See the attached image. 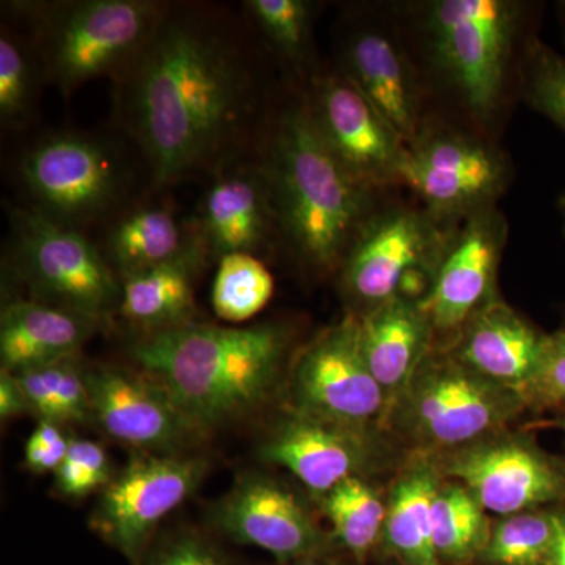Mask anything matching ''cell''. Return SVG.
<instances>
[{
	"instance_id": "cell-1",
	"label": "cell",
	"mask_w": 565,
	"mask_h": 565,
	"mask_svg": "<svg viewBox=\"0 0 565 565\" xmlns=\"http://www.w3.org/2000/svg\"><path fill=\"white\" fill-rule=\"evenodd\" d=\"M244 107L243 70L215 33L191 21L158 24L126 93L128 120L156 181L210 161L232 139Z\"/></svg>"
},
{
	"instance_id": "cell-2",
	"label": "cell",
	"mask_w": 565,
	"mask_h": 565,
	"mask_svg": "<svg viewBox=\"0 0 565 565\" xmlns=\"http://www.w3.org/2000/svg\"><path fill=\"white\" fill-rule=\"evenodd\" d=\"M292 332L282 323L185 322L132 344L134 362L203 435L247 418L286 381Z\"/></svg>"
},
{
	"instance_id": "cell-3",
	"label": "cell",
	"mask_w": 565,
	"mask_h": 565,
	"mask_svg": "<svg viewBox=\"0 0 565 565\" xmlns=\"http://www.w3.org/2000/svg\"><path fill=\"white\" fill-rule=\"evenodd\" d=\"M270 185L282 228L305 262L321 270L341 266L371 217L374 188L333 154L310 110L282 117Z\"/></svg>"
},
{
	"instance_id": "cell-4",
	"label": "cell",
	"mask_w": 565,
	"mask_h": 565,
	"mask_svg": "<svg viewBox=\"0 0 565 565\" xmlns=\"http://www.w3.org/2000/svg\"><path fill=\"white\" fill-rule=\"evenodd\" d=\"M525 412L522 396L434 348L393 404L386 429L414 455L434 457L511 429Z\"/></svg>"
},
{
	"instance_id": "cell-5",
	"label": "cell",
	"mask_w": 565,
	"mask_h": 565,
	"mask_svg": "<svg viewBox=\"0 0 565 565\" xmlns=\"http://www.w3.org/2000/svg\"><path fill=\"white\" fill-rule=\"evenodd\" d=\"M520 3L509 0H435L419 24L435 71L479 120L503 102L520 29Z\"/></svg>"
},
{
	"instance_id": "cell-6",
	"label": "cell",
	"mask_w": 565,
	"mask_h": 565,
	"mask_svg": "<svg viewBox=\"0 0 565 565\" xmlns=\"http://www.w3.org/2000/svg\"><path fill=\"white\" fill-rule=\"evenodd\" d=\"M451 236L426 211L396 207L371 215L341 264L345 294L363 313L397 297L422 303Z\"/></svg>"
},
{
	"instance_id": "cell-7",
	"label": "cell",
	"mask_w": 565,
	"mask_h": 565,
	"mask_svg": "<svg viewBox=\"0 0 565 565\" xmlns=\"http://www.w3.org/2000/svg\"><path fill=\"white\" fill-rule=\"evenodd\" d=\"M285 385L288 411L294 414L360 429H386L392 407L364 360L359 316H345L300 349L289 363Z\"/></svg>"
},
{
	"instance_id": "cell-8",
	"label": "cell",
	"mask_w": 565,
	"mask_h": 565,
	"mask_svg": "<svg viewBox=\"0 0 565 565\" xmlns=\"http://www.w3.org/2000/svg\"><path fill=\"white\" fill-rule=\"evenodd\" d=\"M17 222L14 263L33 300L93 321L120 307V281L82 234L46 214H21Z\"/></svg>"
},
{
	"instance_id": "cell-9",
	"label": "cell",
	"mask_w": 565,
	"mask_h": 565,
	"mask_svg": "<svg viewBox=\"0 0 565 565\" xmlns=\"http://www.w3.org/2000/svg\"><path fill=\"white\" fill-rule=\"evenodd\" d=\"M433 460L445 479L467 487L492 514L565 505V460L542 449L531 434L501 430Z\"/></svg>"
},
{
	"instance_id": "cell-10",
	"label": "cell",
	"mask_w": 565,
	"mask_h": 565,
	"mask_svg": "<svg viewBox=\"0 0 565 565\" xmlns=\"http://www.w3.org/2000/svg\"><path fill=\"white\" fill-rule=\"evenodd\" d=\"M511 181L508 158L487 141L452 129H422L405 147L401 182L437 222L465 221L497 206Z\"/></svg>"
},
{
	"instance_id": "cell-11",
	"label": "cell",
	"mask_w": 565,
	"mask_h": 565,
	"mask_svg": "<svg viewBox=\"0 0 565 565\" xmlns=\"http://www.w3.org/2000/svg\"><path fill=\"white\" fill-rule=\"evenodd\" d=\"M210 463L203 457L136 452L104 487L90 527L131 563H139L167 515L196 492Z\"/></svg>"
},
{
	"instance_id": "cell-12",
	"label": "cell",
	"mask_w": 565,
	"mask_h": 565,
	"mask_svg": "<svg viewBox=\"0 0 565 565\" xmlns=\"http://www.w3.org/2000/svg\"><path fill=\"white\" fill-rule=\"evenodd\" d=\"M158 28L156 7L139 0L73 3L52 21L47 57L66 93L136 58Z\"/></svg>"
},
{
	"instance_id": "cell-13",
	"label": "cell",
	"mask_w": 565,
	"mask_h": 565,
	"mask_svg": "<svg viewBox=\"0 0 565 565\" xmlns=\"http://www.w3.org/2000/svg\"><path fill=\"white\" fill-rule=\"evenodd\" d=\"M384 430L360 429L289 412L262 441L263 462L286 468L316 497L349 478H367L388 460Z\"/></svg>"
},
{
	"instance_id": "cell-14",
	"label": "cell",
	"mask_w": 565,
	"mask_h": 565,
	"mask_svg": "<svg viewBox=\"0 0 565 565\" xmlns=\"http://www.w3.org/2000/svg\"><path fill=\"white\" fill-rule=\"evenodd\" d=\"M212 523L234 542L258 546L280 563L322 555L327 537L313 512L288 486L244 475L211 511Z\"/></svg>"
},
{
	"instance_id": "cell-15",
	"label": "cell",
	"mask_w": 565,
	"mask_h": 565,
	"mask_svg": "<svg viewBox=\"0 0 565 565\" xmlns=\"http://www.w3.org/2000/svg\"><path fill=\"white\" fill-rule=\"evenodd\" d=\"M92 418L104 433L137 452L181 455L203 434L169 394L141 371L98 366L87 371Z\"/></svg>"
},
{
	"instance_id": "cell-16",
	"label": "cell",
	"mask_w": 565,
	"mask_h": 565,
	"mask_svg": "<svg viewBox=\"0 0 565 565\" xmlns=\"http://www.w3.org/2000/svg\"><path fill=\"white\" fill-rule=\"evenodd\" d=\"M509 226L497 206L465 218L452 234L433 289L422 307L435 337H455L468 319L497 299V277Z\"/></svg>"
},
{
	"instance_id": "cell-17",
	"label": "cell",
	"mask_w": 565,
	"mask_h": 565,
	"mask_svg": "<svg viewBox=\"0 0 565 565\" xmlns=\"http://www.w3.org/2000/svg\"><path fill=\"white\" fill-rule=\"evenodd\" d=\"M310 114L330 150L359 180L374 189L401 182L407 143L348 77L321 81Z\"/></svg>"
},
{
	"instance_id": "cell-18",
	"label": "cell",
	"mask_w": 565,
	"mask_h": 565,
	"mask_svg": "<svg viewBox=\"0 0 565 565\" xmlns=\"http://www.w3.org/2000/svg\"><path fill=\"white\" fill-rule=\"evenodd\" d=\"M22 180L50 217L87 218L117 195L118 169L106 148L77 136L43 140L25 154Z\"/></svg>"
},
{
	"instance_id": "cell-19",
	"label": "cell",
	"mask_w": 565,
	"mask_h": 565,
	"mask_svg": "<svg viewBox=\"0 0 565 565\" xmlns=\"http://www.w3.org/2000/svg\"><path fill=\"white\" fill-rule=\"evenodd\" d=\"M546 340L548 333L497 297L476 311L444 349L475 373L522 396L527 405Z\"/></svg>"
},
{
	"instance_id": "cell-20",
	"label": "cell",
	"mask_w": 565,
	"mask_h": 565,
	"mask_svg": "<svg viewBox=\"0 0 565 565\" xmlns=\"http://www.w3.org/2000/svg\"><path fill=\"white\" fill-rule=\"evenodd\" d=\"M344 76L390 122L405 143L422 132L418 90L407 55L385 31L366 29L352 36Z\"/></svg>"
},
{
	"instance_id": "cell-21",
	"label": "cell",
	"mask_w": 565,
	"mask_h": 565,
	"mask_svg": "<svg viewBox=\"0 0 565 565\" xmlns=\"http://www.w3.org/2000/svg\"><path fill=\"white\" fill-rule=\"evenodd\" d=\"M359 329L367 367L393 407L435 348L429 316L422 303L397 297L360 315Z\"/></svg>"
},
{
	"instance_id": "cell-22",
	"label": "cell",
	"mask_w": 565,
	"mask_h": 565,
	"mask_svg": "<svg viewBox=\"0 0 565 565\" xmlns=\"http://www.w3.org/2000/svg\"><path fill=\"white\" fill-rule=\"evenodd\" d=\"M95 323L39 300H18L0 316L2 370L20 374L77 355L95 332Z\"/></svg>"
},
{
	"instance_id": "cell-23",
	"label": "cell",
	"mask_w": 565,
	"mask_h": 565,
	"mask_svg": "<svg viewBox=\"0 0 565 565\" xmlns=\"http://www.w3.org/2000/svg\"><path fill=\"white\" fill-rule=\"evenodd\" d=\"M277 212L273 185L253 174L215 181L202 206L204 245L221 256L258 250ZM278 214V212H277Z\"/></svg>"
},
{
	"instance_id": "cell-24",
	"label": "cell",
	"mask_w": 565,
	"mask_h": 565,
	"mask_svg": "<svg viewBox=\"0 0 565 565\" xmlns=\"http://www.w3.org/2000/svg\"><path fill=\"white\" fill-rule=\"evenodd\" d=\"M408 460L386 494L381 545L403 565H441L433 542V501L444 476L433 457Z\"/></svg>"
},
{
	"instance_id": "cell-25",
	"label": "cell",
	"mask_w": 565,
	"mask_h": 565,
	"mask_svg": "<svg viewBox=\"0 0 565 565\" xmlns=\"http://www.w3.org/2000/svg\"><path fill=\"white\" fill-rule=\"evenodd\" d=\"M202 245L173 262L122 278L120 313L147 332L191 322L193 277L203 262Z\"/></svg>"
},
{
	"instance_id": "cell-26",
	"label": "cell",
	"mask_w": 565,
	"mask_h": 565,
	"mask_svg": "<svg viewBox=\"0 0 565 565\" xmlns=\"http://www.w3.org/2000/svg\"><path fill=\"white\" fill-rule=\"evenodd\" d=\"M490 527L492 522L473 493L444 478L433 501V542L441 565L479 563Z\"/></svg>"
},
{
	"instance_id": "cell-27",
	"label": "cell",
	"mask_w": 565,
	"mask_h": 565,
	"mask_svg": "<svg viewBox=\"0 0 565 565\" xmlns=\"http://www.w3.org/2000/svg\"><path fill=\"white\" fill-rule=\"evenodd\" d=\"M189 244L169 211L141 210L122 218L109 236L110 263L121 278L173 262L199 247Z\"/></svg>"
},
{
	"instance_id": "cell-28",
	"label": "cell",
	"mask_w": 565,
	"mask_h": 565,
	"mask_svg": "<svg viewBox=\"0 0 565 565\" xmlns=\"http://www.w3.org/2000/svg\"><path fill=\"white\" fill-rule=\"evenodd\" d=\"M319 498L323 514L332 523L334 539L356 563H364L375 546L381 545L386 498L367 478L345 479Z\"/></svg>"
},
{
	"instance_id": "cell-29",
	"label": "cell",
	"mask_w": 565,
	"mask_h": 565,
	"mask_svg": "<svg viewBox=\"0 0 565 565\" xmlns=\"http://www.w3.org/2000/svg\"><path fill=\"white\" fill-rule=\"evenodd\" d=\"M29 408L40 422L85 423L92 418L87 371L79 355L17 374Z\"/></svg>"
},
{
	"instance_id": "cell-30",
	"label": "cell",
	"mask_w": 565,
	"mask_h": 565,
	"mask_svg": "<svg viewBox=\"0 0 565 565\" xmlns=\"http://www.w3.org/2000/svg\"><path fill=\"white\" fill-rule=\"evenodd\" d=\"M221 258L212 285L214 313L233 323L255 318L273 299V275L252 253H230Z\"/></svg>"
},
{
	"instance_id": "cell-31",
	"label": "cell",
	"mask_w": 565,
	"mask_h": 565,
	"mask_svg": "<svg viewBox=\"0 0 565 565\" xmlns=\"http://www.w3.org/2000/svg\"><path fill=\"white\" fill-rule=\"evenodd\" d=\"M555 537V508L500 516L479 563L484 565H546Z\"/></svg>"
},
{
	"instance_id": "cell-32",
	"label": "cell",
	"mask_w": 565,
	"mask_h": 565,
	"mask_svg": "<svg viewBox=\"0 0 565 565\" xmlns=\"http://www.w3.org/2000/svg\"><path fill=\"white\" fill-rule=\"evenodd\" d=\"M522 96L531 109L565 132V57L531 36L520 68Z\"/></svg>"
},
{
	"instance_id": "cell-33",
	"label": "cell",
	"mask_w": 565,
	"mask_h": 565,
	"mask_svg": "<svg viewBox=\"0 0 565 565\" xmlns=\"http://www.w3.org/2000/svg\"><path fill=\"white\" fill-rule=\"evenodd\" d=\"M253 18L267 39L286 57H302L310 33V6L303 0H252L247 3Z\"/></svg>"
},
{
	"instance_id": "cell-34",
	"label": "cell",
	"mask_w": 565,
	"mask_h": 565,
	"mask_svg": "<svg viewBox=\"0 0 565 565\" xmlns=\"http://www.w3.org/2000/svg\"><path fill=\"white\" fill-rule=\"evenodd\" d=\"M111 478L109 456L102 445L71 438L65 460L55 471V489L63 497L84 498L103 490Z\"/></svg>"
},
{
	"instance_id": "cell-35",
	"label": "cell",
	"mask_w": 565,
	"mask_h": 565,
	"mask_svg": "<svg viewBox=\"0 0 565 565\" xmlns=\"http://www.w3.org/2000/svg\"><path fill=\"white\" fill-rule=\"evenodd\" d=\"M32 73L28 57L9 36L0 40V117L17 120L31 102Z\"/></svg>"
},
{
	"instance_id": "cell-36",
	"label": "cell",
	"mask_w": 565,
	"mask_h": 565,
	"mask_svg": "<svg viewBox=\"0 0 565 565\" xmlns=\"http://www.w3.org/2000/svg\"><path fill=\"white\" fill-rule=\"evenodd\" d=\"M527 407L533 412L565 407V327L548 333L541 370L527 397Z\"/></svg>"
},
{
	"instance_id": "cell-37",
	"label": "cell",
	"mask_w": 565,
	"mask_h": 565,
	"mask_svg": "<svg viewBox=\"0 0 565 565\" xmlns=\"http://www.w3.org/2000/svg\"><path fill=\"white\" fill-rule=\"evenodd\" d=\"M71 438H66L61 424L40 422L29 437L24 449V463L32 473L57 471L68 452Z\"/></svg>"
},
{
	"instance_id": "cell-38",
	"label": "cell",
	"mask_w": 565,
	"mask_h": 565,
	"mask_svg": "<svg viewBox=\"0 0 565 565\" xmlns=\"http://www.w3.org/2000/svg\"><path fill=\"white\" fill-rule=\"evenodd\" d=\"M150 565H232L211 544L195 534L172 539L151 559Z\"/></svg>"
},
{
	"instance_id": "cell-39",
	"label": "cell",
	"mask_w": 565,
	"mask_h": 565,
	"mask_svg": "<svg viewBox=\"0 0 565 565\" xmlns=\"http://www.w3.org/2000/svg\"><path fill=\"white\" fill-rule=\"evenodd\" d=\"M31 412L24 390L18 381L17 374L2 370L0 373V418L9 422L14 416Z\"/></svg>"
},
{
	"instance_id": "cell-40",
	"label": "cell",
	"mask_w": 565,
	"mask_h": 565,
	"mask_svg": "<svg viewBox=\"0 0 565 565\" xmlns=\"http://www.w3.org/2000/svg\"><path fill=\"white\" fill-rule=\"evenodd\" d=\"M546 565H565V505L555 508V537Z\"/></svg>"
},
{
	"instance_id": "cell-41",
	"label": "cell",
	"mask_w": 565,
	"mask_h": 565,
	"mask_svg": "<svg viewBox=\"0 0 565 565\" xmlns=\"http://www.w3.org/2000/svg\"><path fill=\"white\" fill-rule=\"evenodd\" d=\"M544 426L556 427V429H561L565 434V415L557 416L555 419H550V422L544 423Z\"/></svg>"
},
{
	"instance_id": "cell-42",
	"label": "cell",
	"mask_w": 565,
	"mask_h": 565,
	"mask_svg": "<svg viewBox=\"0 0 565 565\" xmlns=\"http://www.w3.org/2000/svg\"><path fill=\"white\" fill-rule=\"evenodd\" d=\"M297 565H334L332 563H327V561L321 559V557H311V559L300 561Z\"/></svg>"
},
{
	"instance_id": "cell-43",
	"label": "cell",
	"mask_w": 565,
	"mask_h": 565,
	"mask_svg": "<svg viewBox=\"0 0 565 565\" xmlns=\"http://www.w3.org/2000/svg\"><path fill=\"white\" fill-rule=\"evenodd\" d=\"M561 212H563V218H564V236H565V193L563 195V199H561L559 203Z\"/></svg>"
}]
</instances>
